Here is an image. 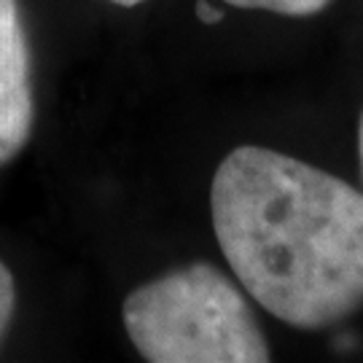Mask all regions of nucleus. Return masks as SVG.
I'll use <instances>...</instances> for the list:
<instances>
[{"mask_svg": "<svg viewBox=\"0 0 363 363\" xmlns=\"http://www.w3.org/2000/svg\"><path fill=\"white\" fill-rule=\"evenodd\" d=\"M210 216L234 277L294 328L363 304V194L288 154L240 145L218 164Z\"/></svg>", "mask_w": 363, "mask_h": 363, "instance_id": "obj_1", "label": "nucleus"}, {"mask_svg": "<svg viewBox=\"0 0 363 363\" xmlns=\"http://www.w3.org/2000/svg\"><path fill=\"white\" fill-rule=\"evenodd\" d=\"M124 328L151 363H267L269 345L240 288L210 264H189L135 288Z\"/></svg>", "mask_w": 363, "mask_h": 363, "instance_id": "obj_2", "label": "nucleus"}, {"mask_svg": "<svg viewBox=\"0 0 363 363\" xmlns=\"http://www.w3.org/2000/svg\"><path fill=\"white\" fill-rule=\"evenodd\" d=\"M33 121V62L19 0H0V164L25 148Z\"/></svg>", "mask_w": 363, "mask_h": 363, "instance_id": "obj_3", "label": "nucleus"}, {"mask_svg": "<svg viewBox=\"0 0 363 363\" xmlns=\"http://www.w3.org/2000/svg\"><path fill=\"white\" fill-rule=\"evenodd\" d=\"M240 9H261V11L283 13V16H312L323 11L331 0H223Z\"/></svg>", "mask_w": 363, "mask_h": 363, "instance_id": "obj_4", "label": "nucleus"}, {"mask_svg": "<svg viewBox=\"0 0 363 363\" xmlns=\"http://www.w3.org/2000/svg\"><path fill=\"white\" fill-rule=\"evenodd\" d=\"M16 310V283H13L11 269L0 261V342L9 334V325L13 320Z\"/></svg>", "mask_w": 363, "mask_h": 363, "instance_id": "obj_5", "label": "nucleus"}, {"mask_svg": "<svg viewBox=\"0 0 363 363\" xmlns=\"http://www.w3.org/2000/svg\"><path fill=\"white\" fill-rule=\"evenodd\" d=\"M194 11L202 25H218L220 19H223V9H216L210 0H196Z\"/></svg>", "mask_w": 363, "mask_h": 363, "instance_id": "obj_6", "label": "nucleus"}, {"mask_svg": "<svg viewBox=\"0 0 363 363\" xmlns=\"http://www.w3.org/2000/svg\"><path fill=\"white\" fill-rule=\"evenodd\" d=\"M358 156H361V175H363V113L358 121Z\"/></svg>", "mask_w": 363, "mask_h": 363, "instance_id": "obj_7", "label": "nucleus"}, {"mask_svg": "<svg viewBox=\"0 0 363 363\" xmlns=\"http://www.w3.org/2000/svg\"><path fill=\"white\" fill-rule=\"evenodd\" d=\"M108 3H116V6H121V9H132V6L145 3V0H108Z\"/></svg>", "mask_w": 363, "mask_h": 363, "instance_id": "obj_8", "label": "nucleus"}, {"mask_svg": "<svg viewBox=\"0 0 363 363\" xmlns=\"http://www.w3.org/2000/svg\"><path fill=\"white\" fill-rule=\"evenodd\" d=\"M355 345V339H350V337H339L337 339V347H342V350H347V347H352Z\"/></svg>", "mask_w": 363, "mask_h": 363, "instance_id": "obj_9", "label": "nucleus"}]
</instances>
